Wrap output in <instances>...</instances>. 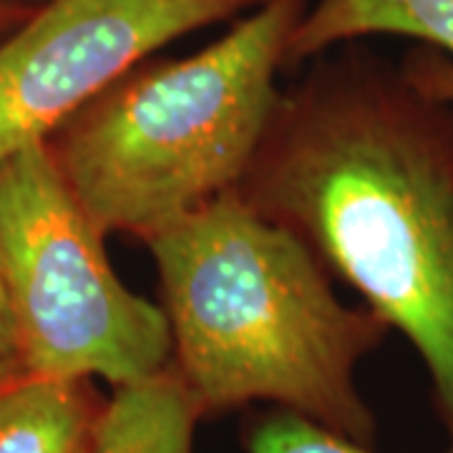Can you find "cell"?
Here are the masks:
<instances>
[{"label": "cell", "mask_w": 453, "mask_h": 453, "mask_svg": "<svg viewBox=\"0 0 453 453\" xmlns=\"http://www.w3.org/2000/svg\"><path fill=\"white\" fill-rule=\"evenodd\" d=\"M423 357L453 443V91L446 61L360 53L280 91L237 189Z\"/></svg>", "instance_id": "1"}, {"label": "cell", "mask_w": 453, "mask_h": 453, "mask_svg": "<svg viewBox=\"0 0 453 453\" xmlns=\"http://www.w3.org/2000/svg\"><path fill=\"white\" fill-rule=\"evenodd\" d=\"M144 244L159 275L172 371L202 416L270 401L372 446L375 416L356 371L390 325L368 305H345L297 234L229 192Z\"/></svg>", "instance_id": "2"}, {"label": "cell", "mask_w": 453, "mask_h": 453, "mask_svg": "<svg viewBox=\"0 0 453 453\" xmlns=\"http://www.w3.org/2000/svg\"><path fill=\"white\" fill-rule=\"evenodd\" d=\"M305 11L308 0H265L195 56L146 58L50 136L53 162L104 237L146 242L240 189Z\"/></svg>", "instance_id": "3"}, {"label": "cell", "mask_w": 453, "mask_h": 453, "mask_svg": "<svg viewBox=\"0 0 453 453\" xmlns=\"http://www.w3.org/2000/svg\"><path fill=\"white\" fill-rule=\"evenodd\" d=\"M104 240L49 146L0 164V282L26 372L119 388L172 365L162 305L119 280Z\"/></svg>", "instance_id": "4"}, {"label": "cell", "mask_w": 453, "mask_h": 453, "mask_svg": "<svg viewBox=\"0 0 453 453\" xmlns=\"http://www.w3.org/2000/svg\"><path fill=\"white\" fill-rule=\"evenodd\" d=\"M265 0H50L0 43V164L196 28Z\"/></svg>", "instance_id": "5"}, {"label": "cell", "mask_w": 453, "mask_h": 453, "mask_svg": "<svg viewBox=\"0 0 453 453\" xmlns=\"http://www.w3.org/2000/svg\"><path fill=\"white\" fill-rule=\"evenodd\" d=\"M104 405L88 380L16 372L0 386V453H91Z\"/></svg>", "instance_id": "6"}, {"label": "cell", "mask_w": 453, "mask_h": 453, "mask_svg": "<svg viewBox=\"0 0 453 453\" xmlns=\"http://www.w3.org/2000/svg\"><path fill=\"white\" fill-rule=\"evenodd\" d=\"M371 33L413 35L453 58V0H320L295 26L285 65ZM446 76L453 91V64H446Z\"/></svg>", "instance_id": "7"}, {"label": "cell", "mask_w": 453, "mask_h": 453, "mask_svg": "<svg viewBox=\"0 0 453 453\" xmlns=\"http://www.w3.org/2000/svg\"><path fill=\"white\" fill-rule=\"evenodd\" d=\"M202 416L172 365L151 378L113 388L91 453H192Z\"/></svg>", "instance_id": "8"}, {"label": "cell", "mask_w": 453, "mask_h": 453, "mask_svg": "<svg viewBox=\"0 0 453 453\" xmlns=\"http://www.w3.org/2000/svg\"><path fill=\"white\" fill-rule=\"evenodd\" d=\"M247 453H375L290 411L259 418L247 434ZM446 453H453L451 449Z\"/></svg>", "instance_id": "9"}, {"label": "cell", "mask_w": 453, "mask_h": 453, "mask_svg": "<svg viewBox=\"0 0 453 453\" xmlns=\"http://www.w3.org/2000/svg\"><path fill=\"white\" fill-rule=\"evenodd\" d=\"M0 357L16 360V327H13V315H11L3 282H0Z\"/></svg>", "instance_id": "10"}, {"label": "cell", "mask_w": 453, "mask_h": 453, "mask_svg": "<svg viewBox=\"0 0 453 453\" xmlns=\"http://www.w3.org/2000/svg\"><path fill=\"white\" fill-rule=\"evenodd\" d=\"M20 371H23V368H20V363H18V360H13V357H0V386H3V383H8V380Z\"/></svg>", "instance_id": "11"}, {"label": "cell", "mask_w": 453, "mask_h": 453, "mask_svg": "<svg viewBox=\"0 0 453 453\" xmlns=\"http://www.w3.org/2000/svg\"><path fill=\"white\" fill-rule=\"evenodd\" d=\"M11 20H16V13H13L5 3H0V31H3Z\"/></svg>", "instance_id": "12"}]
</instances>
